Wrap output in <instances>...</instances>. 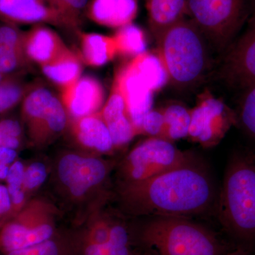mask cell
<instances>
[{
    "label": "cell",
    "instance_id": "cell-5",
    "mask_svg": "<svg viewBox=\"0 0 255 255\" xmlns=\"http://www.w3.org/2000/svg\"><path fill=\"white\" fill-rule=\"evenodd\" d=\"M156 42L157 55L174 87L191 88L206 76L211 64V48L190 19L184 18L174 23Z\"/></svg>",
    "mask_w": 255,
    "mask_h": 255
},
{
    "label": "cell",
    "instance_id": "cell-35",
    "mask_svg": "<svg viewBox=\"0 0 255 255\" xmlns=\"http://www.w3.org/2000/svg\"><path fill=\"white\" fill-rule=\"evenodd\" d=\"M14 216L9 191L5 184L0 183V231Z\"/></svg>",
    "mask_w": 255,
    "mask_h": 255
},
{
    "label": "cell",
    "instance_id": "cell-19",
    "mask_svg": "<svg viewBox=\"0 0 255 255\" xmlns=\"http://www.w3.org/2000/svg\"><path fill=\"white\" fill-rule=\"evenodd\" d=\"M80 41L84 61L90 66H103L118 55L113 36L82 33Z\"/></svg>",
    "mask_w": 255,
    "mask_h": 255
},
{
    "label": "cell",
    "instance_id": "cell-31",
    "mask_svg": "<svg viewBox=\"0 0 255 255\" xmlns=\"http://www.w3.org/2000/svg\"><path fill=\"white\" fill-rule=\"evenodd\" d=\"M110 130L114 147H123L138 135L135 127L128 116L107 124Z\"/></svg>",
    "mask_w": 255,
    "mask_h": 255
},
{
    "label": "cell",
    "instance_id": "cell-11",
    "mask_svg": "<svg viewBox=\"0 0 255 255\" xmlns=\"http://www.w3.org/2000/svg\"><path fill=\"white\" fill-rule=\"evenodd\" d=\"M237 121V114L229 110L222 101L209 97L191 111L188 136L202 145H211L219 142Z\"/></svg>",
    "mask_w": 255,
    "mask_h": 255
},
{
    "label": "cell",
    "instance_id": "cell-15",
    "mask_svg": "<svg viewBox=\"0 0 255 255\" xmlns=\"http://www.w3.org/2000/svg\"><path fill=\"white\" fill-rule=\"evenodd\" d=\"M68 129L73 141L89 154L100 156L115 149L110 130L100 112L70 119Z\"/></svg>",
    "mask_w": 255,
    "mask_h": 255
},
{
    "label": "cell",
    "instance_id": "cell-6",
    "mask_svg": "<svg viewBox=\"0 0 255 255\" xmlns=\"http://www.w3.org/2000/svg\"><path fill=\"white\" fill-rule=\"evenodd\" d=\"M248 0H187V14L211 49L223 53L237 38L249 14Z\"/></svg>",
    "mask_w": 255,
    "mask_h": 255
},
{
    "label": "cell",
    "instance_id": "cell-2",
    "mask_svg": "<svg viewBox=\"0 0 255 255\" xmlns=\"http://www.w3.org/2000/svg\"><path fill=\"white\" fill-rule=\"evenodd\" d=\"M117 162L86 152L64 151L53 161L51 181L57 195L82 226L110 198V177Z\"/></svg>",
    "mask_w": 255,
    "mask_h": 255
},
{
    "label": "cell",
    "instance_id": "cell-37",
    "mask_svg": "<svg viewBox=\"0 0 255 255\" xmlns=\"http://www.w3.org/2000/svg\"><path fill=\"white\" fill-rule=\"evenodd\" d=\"M226 255H251L248 252L243 251V250L234 248L233 251L228 252Z\"/></svg>",
    "mask_w": 255,
    "mask_h": 255
},
{
    "label": "cell",
    "instance_id": "cell-32",
    "mask_svg": "<svg viewBox=\"0 0 255 255\" xmlns=\"http://www.w3.org/2000/svg\"><path fill=\"white\" fill-rule=\"evenodd\" d=\"M76 235V233H75ZM79 248L81 255H138L134 253L132 247L118 246L112 242L105 244L95 245L82 243L79 241Z\"/></svg>",
    "mask_w": 255,
    "mask_h": 255
},
{
    "label": "cell",
    "instance_id": "cell-27",
    "mask_svg": "<svg viewBox=\"0 0 255 255\" xmlns=\"http://www.w3.org/2000/svg\"><path fill=\"white\" fill-rule=\"evenodd\" d=\"M31 64L23 50L0 42V73H23L30 68Z\"/></svg>",
    "mask_w": 255,
    "mask_h": 255
},
{
    "label": "cell",
    "instance_id": "cell-16",
    "mask_svg": "<svg viewBox=\"0 0 255 255\" xmlns=\"http://www.w3.org/2000/svg\"><path fill=\"white\" fill-rule=\"evenodd\" d=\"M68 50L59 35L45 25H34L26 31L24 51L31 63L42 66L56 59Z\"/></svg>",
    "mask_w": 255,
    "mask_h": 255
},
{
    "label": "cell",
    "instance_id": "cell-24",
    "mask_svg": "<svg viewBox=\"0 0 255 255\" xmlns=\"http://www.w3.org/2000/svg\"><path fill=\"white\" fill-rule=\"evenodd\" d=\"M113 37L118 55L134 58L146 52L147 43L145 33L132 23L118 28Z\"/></svg>",
    "mask_w": 255,
    "mask_h": 255
},
{
    "label": "cell",
    "instance_id": "cell-30",
    "mask_svg": "<svg viewBox=\"0 0 255 255\" xmlns=\"http://www.w3.org/2000/svg\"><path fill=\"white\" fill-rule=\"evenodd\" d=\"M48 176V168L43 162L37 161L26 164L22 190L28 199H31L33 193L36 192L44 184Z\"/></svg>",
    "mask_w": 255,
    "mask_h": 255
},
{
    "label": "cell",
    "instance_id": "cell-18",
    "mask_svg": "<svg viewBox=\"0 0 255 255\" xmlns=\"http://www.w3.org/2000/svg\"><path fill=\"white\" fill-rule=\"evenodd\" d=\"M149 26L155 40L166 29L185 18L187 0H146Z\"/></svg>",
    "mask_w": 255,
    "mask_h": 255
},
{
    "label": "cell",
    "instance_id": "cell-26",
    "mask_svg": "<svg viewBox=\"0 0 255 255\" xmlns=\"http://www.w3.org/2000/svg\"><path fill=\"white\" fill-rule=\"evenodd\" d=\"M25 134L21 119L8 114L0 117V148L21 150L24 144Z\"/></svg>",
    "mask_w": 255,
    "mask_h": 255
},
{
    "label": "cell",
    "instance_id": "cell-39",
    "mask_svg": "<svg viewBox=\"0 0 255 255\" xmlns=\"http://www.w3.org/2000/svg\"><path fill=\"white\" fill-rule=\"evenodd\" d=\"M149 255L148 254H147V253H145V252H144L141 255Z\"/></svg>",
    "mask_w": 255,
    "mask_h": 255
},
{
    "label": "cell",
    "instance_id": "cell-40",
    "mask_svg": "<svg viewBox=\"0 0 255 255\" xmlns=\"http://www.w3.org/2000/svg\"><path fill=\"white\" fill-rule=\"evenodd\" d=\"M254 157H255V154H254Z\"/></svg>",
    "mask_w": 255,
    "mask_h": 255
},
{
    "label": "cell",
    "instance_id": "cell-1",
    "mask_svg": "<svg viewBox=\"0 0 255 255\" xmlns=\"http://www.w3.org/2000/svg\"><path fill=\"white\" fill-rule=\"evenodd\" d=\"M219 191L209 169L194 156L147 180L118 185L116 199L126 216L192 219L216 211Z\"/></svg>",
    "mask_w": 255,
    "mask_h": 255
},
{
    "label": "cell",
    "instance_id": "cell-36",
    "mask_svg": "<svg viewBox=\"0 0 255 255\" xmlns=\"http://www.w3.org/2000/svg\"><path fill=\"white\" fill-rule=\"evenodd\" d=\"M17 150L1 147L0 148V167L3 165L11 166L18 157Z\"/></svg>",
    "mask_w": 255,
    "mask_h": 255
},
{
    "label": "cell",
    "instance_id": "cell-21",
    "mask_svg": "<svg viewBox=\"0 0 255 255\" xmlns=\"http://www.w3.org/2000/svg\"><path fill=\"white\" fill-rule=\"evenodd\" d=\"M4 255H81L75 232L58 230L53 237L35 246Z\"/></svg>",
    "mask_w": 255,
    "mask_h": 255
},
{
    "label": "cell",
    "instance_id": "cell-33",
    "mask_svg": "<svg viewBox=\"0 0 255 255\" xmlns=\"http://www.w3.org/2000/svg\"><path fill=\"white\" fill-rule=\"evenodd\" d=\"M139 132L150 137L164 139L165 124L162 112L153 110L147 112L142 119Z\"/></svg>",
    "mask_w": 255,
    "mask_h": 255
},
{
    "label": "cell",
    "instance_id": "cell-17",
    "mask_svg": "<svg viewBox=\"0 0 255 255\" xmlns=\"http://www.w3.org/2000/svg\"><path fill=\"white\" fill-rule=\"evenodd\" d=\"M137 10V0H90L86 14L100 26L119 28L132 23Z\"/></svg>",
    "mask_w": 255,
    "mask_h": 255
},
{
    "label": "cell",
    "instance_id": "cell-12",
    "mask_svg": "<svg viewBox=\"0 0 255 255\" xmlns=\"http://www.w3.org/2000/svg\"><path fill=\"white\" fill-rule=\"evenodd\" d=\"M0 21L16 26L48 23L73 30L53 0H0Z\"/></svg>",
    "mask_w": 255,
    "mask_h": 255
},
{
    "label": "cell",
    "instance_id": "cell-22",
    "mask_svg": "<svg viewBox=\"0 0 255 255\" xmlns=\"http://www.w3.org/2000/svg\"><path fill=\"white\" fill-rule=\"evenodd\" d=\"M129 63L145 79L154 92L162 88L168 81L163 65L157 55L146 51L132 58Z\"/></svg>",
    "mask_w": 255,
    "mask_h": 255
},
{
    "label": "cell",
    "instance_id": "cell-3",
    "mask_svg": "<svg viewBox=\"0 0 255 255\" xmlns=\"http://www.w3.org/2000/svg\"><path fill=\"white\" fill-rule=\"evenodd\" d=\"M216 215L234 248L255 253V158L235 153L219 191Z\"/></svg>",
    "mask_w": 255,
    "mask_h": 255
},
{
    "label": "cell",
    "instance_id": "cell-10",
    "mask_svg": "<svg viewBox=\"0 0 255 255\" xmlns=\"http://www.w3.org/2000/svg\"><path fill=\"white\" fill-rule=\"evenodd\" d=\"M221 75L230 86L243 90L255 84V16L223 57Z\"/></svg>",
    "mask_w": 255,
    "mask_h": 255
},
{
    "label": "cell",
    "instance_id": "cell-4",
    "mask_svg": "<svg viewBox=\"0 0 255 255\" xmlns=\"http://www.w3.org/2000/svg\"><path fill=\"white\" fill-rule=\"evenodd\" d=\"M132 231L136 246L149 255H226L231 251L214 231L191 218L144 217Z\"/></svg>",
    "mask_w": 255,
    "mask_h": 255
},
{
    "label": "cell",
    "instance_id": "cell-9",
    "mask_svg": "<svg viewBox=\"0 0 255 255\" xmlns=\"http://www.w3.org/2000/svg\"><path fill=\"white\" fill-rule=\"evenodd\" d=\"M194 157L168 140L149 137L135 146L118 164V185L143 182L176 168Z\"/></svg>",
    "mask_w": 255,
    "mask_h": 255
},
{
    "label": "cell",
    "instance_id": "cell-20",
    "mask_svg": "<svg viewBox=\"0 0 255 255\" xmlns=\"http://www.w3.org/2000/svg\"><path fill=\"white\" fill-rule=\"evenodd\" d=\"M41 68L43 75L60 89L77 81L82 70L81 60L70 49Z\"/></svg>",
    "mask_w": 255,
    "mask_h": 255
},
{
    "label": "cell",
    "instance_id": "cell-29",
    "mask_svg": "<svg viewBox=\"0 0 255 255\" xmlns=\"http://www.w3.org/2000/svg\"><path fill=\"white\" fill-rule=\"evenodd\" d=\"M100 112L107 124L128 116L125 97L120 87L114 81L110 97Z\"/></svg>",
    "mask_w": 255,
    "mask_h": 255
},
{
    "label": "cell",
    "instance_id": "cell-25",
    "mask_svg": "<svg viewBox=\"0 0 255 255\" xmlns=\"http://www.w3.org/2000/svg\"><path fill=\"white\" fill-rule=\"evenodd\" d=\"M165 133L164 139L179 140L189 135L191 124V111L180 105H172L163 112Z\"/></svg>",
    "mask_w": 255,
    "mask_h": 255
},
{
    "label": "cell",
    "instance_id": "cell-13",
    "mask_svg": "<svg viewBox=\"0 0 255 255\" xmlns=\"http://www.w3.org/2000/svg\"><path fill=\"white\" fill-rule=\"evenodd\" d=\"M114 81L123 92L127 102L128 116L139 135L142 119L152 110L153 90L129 63L116 74Z\"/></svg>",
    "mask_w": 255,
    "mask_h": 255
},
{
    "label": "cell",
    "instance_id": "cell-38",
    "mask_svg": "<svg viewBox=\"0 0 255 255\" xmlns=\"http://www.w3.org/2000/svg\"><path fill=\"white\" fill-rule=\"evenodd\" d=\"M11 75H4V74L0 73V82L2 81L4 79L7 78L8 77L11 76Z\"/></svg>",
    "mask_w": 255,
    "mask_h": 255
},
{
    "label": "cell",
    "instance_id": "cell-7",
    "mask_svg": "<svg viewBox=\"0 0 255 255\" xmlns=\"http://www.w3.org/2000/svg\"><path fill=\"white\" fill-rule=\"evenodd\" d=\"M20 119L28 140L37 148L46 147L61 136L70 122L60 97L35 82L21 103Z\"/></svg>",
    "mask_w": 255,
    "mask_h": 255
},
{
    "label": "cell",
    "instance_id": "cell-34",
    "mask_svg": "<svg viewBox=\"0 0 255 255\" xmlns=\"http://www.w3.org/2000/svg\"><path fill=\"white\" fill-rule=\"evenodd\" d=\"M26 164L16 159L10 166L9 173L5 180V185L7 188L10 196L22 191L23 174Z\"/></svg>",
    "mask_w": 255,
    "mask_h": 255
},
{
    "label": "cell",
    "instance_id": "cell-14",
    "mask_svg": "<svg viewBox=\"0 0 255 255\" xmlns=\"http://www.w3.org/2000/svg\"><path fill=\"white\" fill-rule=\"evenodd\" d=\"M62 103L70 119L100 112L105 100L103 86L91 76L80 77L77 81L60 89Z\"/></svg>",
    "mask_w": 255,
    "mask_h": 255
},
{
    "label": "cell",
    "instance_id": "cell-8",
    "mask_svg": "<svg viewBox=\"0 0 255 255\" xmlns=\"http://www.w3.org/2000/svg\"><path fill=\"white\" fill-rule=\"evenodd\" d=\"M60 211L48 199L31 198L0 231V253L3 255L39 244L58 232Z\"/></svg>",
    "mask_w": 255,
    "mask_h": 255
},
{
    "label": "cell",
    "instance_id": "cell-28",
    "mask_svg": "<svg viewBox=\"0 0 255 255\" xmlns=\"http://www.w3.org/2000/svg\"><path fill=\"white\" fill-rule=\"evenodd\" d=\"M243 90L238 120L244 130L255 140V84Z\"/></svg>",
    "mask_w": 255,
    "mask_h": 255
},
{
    "label": "cell",
    "instance_id": "cell-23",
    "mask_svg": "<svg viewBox=\"0 0 255 255\" xmlns=\"http://www.w3.org/2000/svg\"><path fill=\"white\" fill-rule=\"evenodd\" d=\"M33 84L24 82L22 73L11 75L0 82V117L21 105Z\"/></svg>",
    "mask_w": 255,
    "mask_h": 255
}]
</instances>
